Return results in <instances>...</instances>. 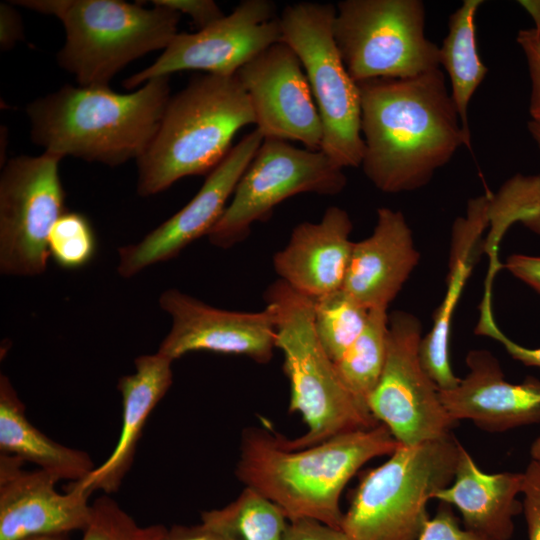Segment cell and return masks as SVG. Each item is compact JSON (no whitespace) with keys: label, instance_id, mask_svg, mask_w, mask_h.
<instances>
[{"label":"cell","instance_id":"15","mask_svg":"<svg viewBox=\"0 0 540 540\" xmlns=\"http://www.w3.org/2000/svg\"><path fill=\"white\" fill-rule=\"evenodd\" d=\"M263 136L257 129L246 134L207 175L197 194L177 213L140 242L118 249V274L130 278L156 263L168 261L203 235L221 218L227 202L259 149Z\"/></svg>","mask_w":540,"mask_h":540},{"label":"cell","instance_id":"44","mask_svg":"<svg viewBox=\"0 0 540 540\" xmlns=\"http://www.w3.org/2000/svg\"><path fill=\"white\" fill-rule=\"evenodd\" d=\"M21 540H67V535H38L27 537Z\"/></svg>","mask_w":540,"mask_h":540},{"label":"cell","instance_id":"18","mask_svg":"<svg viewBox=\"0 0 540 540\" xmlns=\"http://www.w3.org/2000/svg\"><path fill=\"white\" fill-rule=\"evenodd\" d=\"M466 364L468 373L456 387L439 390L457 423L470 420L486 432L540 424V379L508 382L496 357L483 349L471 350Z\"/></svg>","mask_w":540,"mask_h":540},{"label":"cell","instance_id":"17","mask_svg":"<svg viewBox=\"0 0 540 540\" xmlns=\"http://www.w3.org/2000/svg\"><path fill=\"white\" fill-rule=\"evenodd\" d=\"M23 463L0 455V540L83 531L92 516L90 494L71 487L59 493L58 477L39 468L26 471Z\"/></svg>","mask_w":540,"mask_h":540},{"label":"cell","instance_id":"11","mask_svg":"<svg viewBox=\"0 0 540 540\" xmlns=\"http://www.w3.org/2000/svg\"><path fill=\"white\" fill-rule=\"evenodd\" d=\"M61 158L19 155L0 175V271L34 277L45 272L48 240L56 221L67 211L59 175Z\"/></svg>","mask_w":540,"mask_h":540},{"label":"cell","instance_id":"19","mask_svg":"<svg viewBox=\"0 0 540 540\" xmlns=\"http://www.w3.org/2000/svg\"><path fill=\"white\" fill-rule=\"evenodd\" d=\"M352 229L349 214L337 206L327 208L317 223H299L273 256L279 279L313 299L341 289L354 246Z\"/></svg>","mask_w":540,"mask_h":540},{"label":"cell","instance_id":"8","mask_svg":"<svg viewBox=\"0 0 540 540\" xmlns=\"http://www.w3.org/2000/svg\"><path fill=\"white\" fill-rule=\"evenodd\" d=\"M336 6L299 2L279 15L282 41L297 54L323 128L320 150L341 168L361 166V98L336 45L332 23Z\"/></svg>","mask_w":540,"mask_h":540},{"label":"cell","instance_id":"20","mask_svg":"<svg viewBox=\"0 0 540 540\" xmlns=\"http://www.w3.org/2000/svg\"><path fill=\"white\" fill-rule=\"evenodd\" d=\"M419 259L403 213L381 207L371 235L354 242L342 289L368 310H387Z\"/></svg>","mask_w":540,"mask_h":540},{"label":"cell","instance_id":"29","mask_svg":"<svg viewBox=\"0 0 540 540\" xmlns=\"http://www.w3.org/2000/svg\"><path fill=\"white\" fill-rule=\"evenodd\" d=\"M369 312L342 288L314 299V329L321 346L333 362L363 332Z\"/></svg>","mask_w":540,"mask_h":540},{"label":"cell","instance_id":"27","mask_svg":"<svg viewBox=\"0 0 540 540\" xmlns=\"http://www.w3.org/2000/svg\"><path fill=\"white\" fill-rule=\"evenodd\" d=\"M388 316L387 310H370L363 332L334 362L343 385L367 409L368 399L379 382L386 361Z\"/></svg>","mask_w":540,"mask_h":540},{"label":"cell","instance_id":"37","mask_svg":"<svg viewBox=\"0 0 540 540\" xmlns=\"http://www.w3.org/2000/svg\"><path fill=\"white\" fill-rule=\"evenodd\" d=\"M283 540H348L341 529L311 519L289 521Z\"/></svg>","mask_w":540,"mask_h":540},{"label":"cell","instance_id":"43","mask_svg":"<svg viewBox=\"0 0 540 540\" xmlns=\"http://www.w3.org/2000/svg\"><path fill=\"white\" fill-rule=\"evenodd\" d=\"M530 457L540 463V435H538L530 446Z\"/></svg>","mask_w":540,"mask_h":540},{"label":"cell","instance_id":"24","mask_svg":"<svg viewBox=\"0 0 540 540\" xmlns=\"http://www.w3.org/2000/svg\"><path fill=\"white\" fill-rule=\"evenodd\" d=\"M0 450L36 464L59 480L77 482L95 468L90 455L55 442L26 417L25 406L7 376H0Z\"/></svg>","mask_w":540,"mask_h":540},{"label":"cell","instance_id":"33","mask_svg":"<svg viewBox=\"0 0 540 540\" xmlns=\"http://www.w3.org/2000/svg\"><path fill=\"white\" fill-rule=\"evenodd\" d=\"M417 540H489L461 526L453 507L440 502L435 515L429 518Z\"/></svg>","mask_w":540,"mask_h":540},{"label":"cell","instance_id":"9","mask_svg":"<svg viewBox=\"0 0 540 540\" xmlns=\"http://www.w3.org/2000/svg\"><path fill=\"white\" fill-rule=\"evenodd\" d=\"M335 6L333 36L356 83L440 68V47L426 37L421 0H344Z\"/></svg>","mask_w":540,"mask_h":540},{"label":"cell","instance_id":"5","mask_svg":"<svg viewBox=\"0 0 540 540\" xmlns=\"http://www.w3.org/2000/svg\"><path fill=\"white\" fill-rule=\"evenodd\" d=\"M276 332V348L290 383V412L301 414L307 430L288 448H305L336 435L379 424L343 385L334 362L321 346L313 323L314 299L277 279L264 293Z\"/></svg>","mask_w":540,"mask_h":540},{"label":"cell","instance_id":"25","mask_svg":"<svg viewBox=\"0 0 540 540\" xmlns=\"http://www.w3.org/2000/svg\"><path fill=\"white\" fill-rule=\"evenodd\" d=\"M482 3V0L462 2L449 17L448 33L440 47V67L448 73L450 93L468 133L469 104L488 72L479 56L475 33V16Z\"/></svg>","mask_w":540,"mask_h":540},{"label":"cell","instance_id":"6","mask_svg":"<svg viewBox=\"0 0 540 540\" xmlns=\"http://www.w3.org/2000/svg\"><path fill=\"white\" fill-rule=\"evenodd\" d=\"M13 5L54 16L63 24L65 42L58 65L79 86H109L134 60L164 50L178 34L181 14L153 5L120 0H17Z\"/></svg>","mask_w":540,"mask_h":540},{"label":"cell","instance_id":"30","mask_svg":"<svg viewBox=\"0 0 540 540\" xmlns=\"http://www.w3.org/2000/svg\"><path fill=\"white\" fill-rule=\"evenodd\" d=\"M48 248L50 257L63 269L75 270L89 264L97 249L89 219L79 212L66 211L51 230Z\"/></svg>","mask_w":540,"mask_h":540},{"label":"cell","instance_id":"42","mask_svg":"<svg viewBox=\"0 0 540 540\" xmlns=\"http://www.w3.org/2000/svg\"><path fill=\"white\" fill-rule=\"evenodd\" d=\"M527 128L540 151V123L530 120L527 123Z\"/></svg>","mask_w":540,"mask_h":540},{"label":"cell","instance_id":"21","mask_svg":"<svg viewBox=\"0 0 540 540\" xmlns=\"http://www.w3.org/2000/svg\"><path fill=\"white\" fill-rule=\"evenodd\" d=\"M172 360L160 354L142 355L134 360L135 372L122 376L117 388L122 396V427L109 457L84 479L68 487L93 493L118 490L130 470L146 421L173 382Z\"/></svg>","mask_w":540,"mask_h":540},{"label":"cell","instance_id":"40","mask_svg":"<svg viewBox=\"0 0 540 540\" xmlns=\"http://www.w3.org/2000/svg\"><path fill=\"white\" fill-rule=\"evenodd\" d=\"M159 540H223L204 524L194 526L175 525L167 529Z\"/></svg>","mask_w":540,"mask_h":540},{"label":"cell","instance_id":"34","mask_svg":"<svg viewBox=\"0 0 540 540\" xmlns=\"http://www.w3.org/2000/svg\"><path fill=\"white\" fill-rule=\"evenodd\" d=\"M522 49L531 80L529 113L531 121L540 123V29H520L516 37Z\"/></svg>","mask_w":540,"mask_h":540},{"label":"cell","instance_id":"12","mask_svg":"<svg viewBox=\"0 0 540 540\" xmlns=\"http://www.w3.org/2000/svg\"><path fill=\"white\" fill-rule=\"evenodd\" d=\"M420 320L405 311L388 316L385 365L368 399V409L400 445L414 446L451 434L457 422L420 360Z\"/></svg>","mask_w":540,"mask_h":540},{"label":"cell","instance_id":"38","mask_svg":"<svg viewBox=\"0 0 540 540\" xmlns=\"http://www.w3.org/2000/svg\"><path fill=\"white\" fill-rule=\"evenodd\" d=\"M502 267L540 295V256L513 254Z\"/></svg>","mask_w":540,"mask_h":540},{"label":"cell","instance_id":"23","mask_svg":"<svg viewBox=\"0 0 540 540\" xmlns=\"http://www.w3.org/2000/svg\"><path fill=\"white\" fill-rule=\"evenodd\" d=\"M485 229L484 220L471 212L454 222L446 293L436 312L431 330L420 343L422 366L439 390L452 389L460 382L450 362L451 323L482 246L481 237Z\"/></svg>","mask_w":540,"mask_h":540},{"label":"cell","instance_id":"4","mask_svg":"<svg viewBox=\"0 0 540 540\" xmlns=\"http://www.w3.org/2000/svg\"><path fill=\"white\" fill-rule=\"evenodd\" d=\"M254 123L236 76L193 78L170 97L153 139L136 160L138 194L152 196L184 177L208 175L230 151L235 134Z\"/></svg>","mask_w":540,"mask_h":540},{"label":"cell","instance_id":"13","mask_svg":"<svg viewBox=\"0 0 540 540\" xmlns=\"http://www.w3.org/2000/svg\"><path fill=\"white\" fill-rule=\"evenodd\" d=\"M281 41L275 3L244 0L206 28L178 33L151 65L125 79L123 87L131 90L151 79L189 70L235 76L246 63Z\"/></svg>","mask_w":540,"mask_h":540},{"label":"cell","instance_id":"31","mask_svg":"<svg viewBox=\"0 0 540 540\" xmlns=\"http://www.w3.org/2000/svg\"><path fill=\"white\" fill-rule=\"evenodd\" d=\"M163 525L140 526L108 494L92 503V516L81 540H159Z\"/></svg>","mask_w":540,"mask_h":540},{"label":"cell","instance_id":"35","mask_svg":"<svg viewBox=\"0 0 540 540\" xmlns=\"http://www.w3.org/2000/svg\"><path fill=\"white\" fill-rule=\"evenodd\" d=\"M522 513L528 540H540V463L530 460L523 471Z\"/></svg>","mask_w":540,"mask_h":540},{"label":"cell","instance_id":"16","mask_svg":"<svg viewBox=\"0 0 540 540\" xmlns=\"http://www.w3.org/2000/svg\"><path fill=\"white\" fill-rule=\"evenodd\" d=\"M159 305L171 318V329L158 353L172 361L195 351L244 355L264 364L276 348L270 312L229 311L212 307L175 288L164 291Z\"/></svg>","mask_w":540,"mask_h":540},{"label":"cell","instance_id":"2","mask_svg":"<svg viewBox=\"0 0 540 540\" xmlns=\"http://www.w3.org/2000/svg\"><path fill=\"white\" fill-rule=\"evenodd\" d=\"M399 445L381 423L297 449L268 430L250 427L242 434L236 475L289 521L311 519L340 529V497L347 483L365 463L391 455Z\"/></svg>","mask_w":540,"mask_h":540},{"label":"cell","instance_id":"7","mask_svg":"<svg viewBox=\"0 0 540 540\" xmlns=\"http://www.w3.org/2000/svg\"><path fill=\"white\" fill-rule=\"evenodd\" d=\"M452 435L399 445L363 474L340 529L348 540H417L429 520L428 501L453 480L460 448Z\"/></svg>","mask_w":540,"mask_h":540},{"label":"cell","instance_id":"39","mask_svg":"<svg viewBox=\"0 0 540 540\" xmlns=\"http://www.w3.org/2000/svg\"><path fill=\"white\" fill-rule=\"evenodd\" d=\"M24 38V26L20 13L10 2L0 4V47L10 50Z\"/></svg>","mask_w":540,"mask_h":540},{"label":"cell","instance_id":"1","mask_svg":"<svg viewBox=\"0 0 540 540\" xmlns=\"http://www.w3.org/2000/svg\"><path fill=\"white\" fill-rule=\"evenodd\" d=\"M358 84L361 98V167L380 191L426 186L457 150L471 145L441 68L408 78Z\"/></svg>","mask_w":540,"mask_h":540},{"label":"cell","instance_id":"36","mask_svg":"<svg viewBox=\"0 0 540 540\" xmlns=\"http://www.w3.org/2000/svg\"><path fill=\"white\" fill-rule=\"evenodd\" d=\"M150 3L188 15L198 30L212 25L225 16L213 0H153Z\"/></svg>","mask_w":540,"mask_h":540},{"label":"cell","instance_id":"10","mask_svg":"<svg viewBox=\"0 0 540 540\" xmlns=\"http://www.w3.org/2000/svg\"><path fill=\"white\" fill-rule=\"evenodd\" d=\"M347 183L343 168L322 150L300 149L288 141L264 138L234 190L221 218L207 235L219 248L244 241L251 226L300 193L333 196Z\"/></svg>","mask_w":540,"mask_h":540},{"label":"cell","instance_id":"28","mask_svg":"<svg viewBox=\"0 0 540 540\" xmlns=\"http://www.w3.org/2000/svg\"><path fill=\"white\" fill-rule=\"evenodd\" d=\"M490 231L484 248L491 255L490 266H499L496 252L505 232L515 223L540 234V174H515L497 193L488 195Z\"/></svg>","mask_w":540,"mask_h":540},{"label":"cell","instance_id":"26","mask_svg":"<svg viewBox=\"0 0 540 540\" xmlns=\"http://www.w3.org/2000/svg\"><path fill=\"white\" fill-rule=\"evenodd\" d=\"M201 523L223 540H283L289 519L275 503L245 487L225 507L203 511Z\"/></svg>","mask_w":540,"mask_h":540},{"label":"cell","instance_id":"32","mask_svg":"<svg viewBox=\"0 0 540 540\" xmlns=\"http://www.w3.org/2000/svg\"><path fill=\"white\" fill-rule=\"evenodd\" d=\"M475 332L498 341L513 359L525 366L540 368V347L522 346L508 338L497 326L492 312L490 291H485Z\"/></svg>","mask_w":540,"mask_h":540},{"label":"cell","instance_id":"14","mask_svg":"<svg viewBox=\"0 0 540 540\" xmlns=\"http://www.w3.org/2000/svg\"><path fill=\"white\" fill-rule=\"evenodd\" d=\"M244 88L263 138L298 141L320 150L323 128L302 64L281 41L246 63L235 75Z\"/></svg>","mask_w":540,"mask_h":540},{"label":"cell","instance_id":"41","mask_svg":"<svg viewBox=\"0 0 540 540\" xmlns=\"http://www.w3.org/2000/svg\"><path fill=\"white\" fill-rule=\"evenodd\" d=\"M518 3L530 15L534 27L540 29V0H520Z\"/></svg>","mask_w":540,"mask_h":540},{"label":"cell","instance_id":"22","mask_svg":"<svg viewBox=\"0 0 540 540\" xmlns=\"http://www.w3.org/2000/svg\"><path fill=\"white\" fill-rule=\"evenodd\" d=\"M523 472L486 473L460 445L452 482L434 499L456 508L465 529L489 540H510L522 512Z\"/></svg>","mask_w":540,"mask_h":540},{"label":"cell","instance_id":"3","mask_svg":"<svg viewBox=\"0 0 540 540\" xmlns=\"http://www.w3.org/2000/svg\"><path fill=\"white\" fill-rule=\"evenodd\" d=\"M170 97L169 77L124 94L109 86L66 84L27 105L30 136L61 159L119 166L145 152Z\"/></svg>","mask_w":540,"mask_h":540}]
</instances>
